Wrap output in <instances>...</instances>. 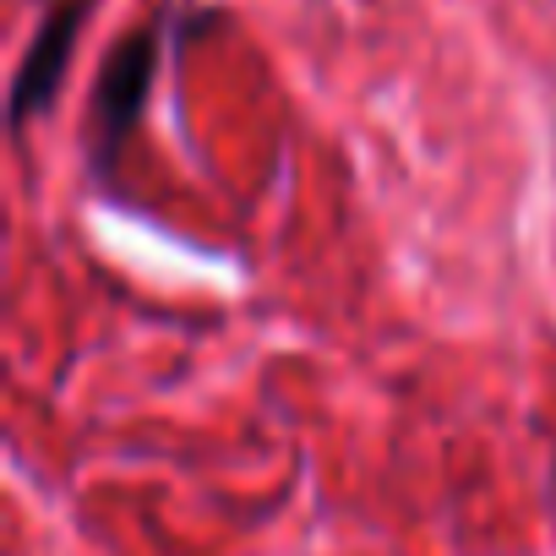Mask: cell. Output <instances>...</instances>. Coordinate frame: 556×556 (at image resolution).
I'll list each match as a JSON object with an SVG mask.
<instances>
[{
    "instance_id": "6da1fadb",
    "label": "cell",
    "mask_w": 556,
    "mask_h": 556,
    "mask_svg": "<svg viewBox=\"0 0 556 556\" xmlns=\"http://www.w3.org/2000/svg\"><path fill=\"white\" fill-rule=\"evenodd\" d=\"M153 66H159V39L153 34H137L110 55V66L99 77V99H93V164L99 169L115 164L126 131L137 126L142 99L153 88Z\"/></svg>"
},
{
    "instance_id": "7a4b0ae2",
    "label": "cell",
    "mask_w": 556,
    "mask_h": 556,
    "mask_svg": "<svg viewBox=\"0 0 556 556\" xmlns=\"http://www.w3.org/2000/svg\"><path fill=\"white\" fill-rule=\"evenodd\" d=\"M83 12H88V0H55V12L45 17L23 72H17V88H12V121L23 126L39 104L55 99L61 88V72L72 61V45H77V28H83Z\"/></svg>"
}]
</instances>
